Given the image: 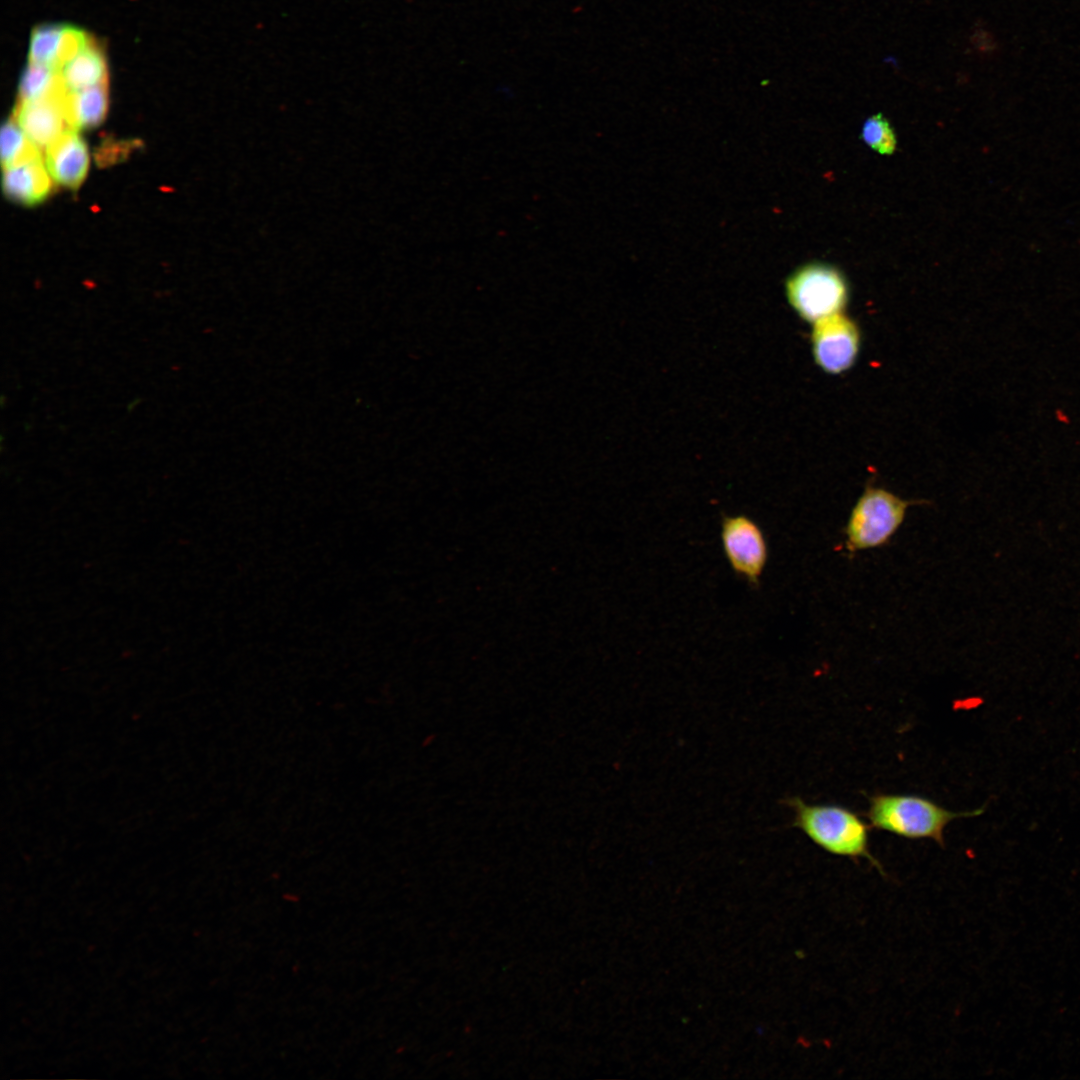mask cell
<instances>
[{"label":"cell","instance_id":"obj_10","mask_svg":"<svg viewBox=\"0 0 1080 1080\" xmlns=\"http://www.w3.org/2000/svg\"><path fill=\"white\" fill-rule=\"evenodd\" d=\"M109 105L108 82L76 91H67L63 99L69 128L80 130L99 125Z\"/></svg>","mask_w":1080,"mask_h":1080},{"label":"cell","instance_id":"obj_8","mask_svg":"<svg viewBox=\"0 0 1080 1080\" xmlns=\"http://www.w3.org/2000/svg\"><path fill=\"white\" fill-rule=\"evenodd\" d=\"M45 150V164L52 180L67 188H78L88 171L89 153L77 130L67 128Z\"/></svg>","mask_w":1080,"mask_h":1080},{"label":"cell","instance_id":"obj_2","mask_svg":"<svg viewBox=\"0 0 1080 1080\" xmlns=\"http://www.w3.org/2000/svg\"><path fill=\"white\" fill-rule=\"evenodd\" d=\"M868 801L866 817L871 827L906 839H931L941 847L951 821L983 811L953 812L929 798L909 794L878 793Z\"/></svg>","mask_w":1080,"mask_h":1080},{"label":"cell","instance_id":"obj_3","mask_svg":"<svg viewBox=\"0 0 1080 1080\" xmlns=\"http://www.w3.org/2000/svg\"><path fill=\"white\" fill-rule=\"evenodd\" d=\"M789 304L798 316L812 325L844 312L848 302V284L832 266L812 263L794 271L786 280Z\"/></svg>","mask_w":1080,"mask_h":1080},{"label":"cell","instance_id":"obj_5","mask_svg":"<svg viewBox=\"0 0 1080 1080\" xmlns=\"http://www.w3.org/2000/svg\"><path fill=\"white\" fill-rule=\"evenodd\" d=\"M860 347V328L844 312L813 324L812 355L817 366L828 374L838 375L852 368Z\"/></svg>","mask_w":1080,"mask_h":1080},{"label":"cell","instance_id":"obj_15","mask_svg":"<svg viewBox=\"0 0 1080 1080\" xmlns=\"http://www.w3.org/2000/svg\"><path fill=\"white\" fill-rule=\"evenodd\" d=\"M864 142L880 154H891L896 148V138L888 120L881 114L868 118L862 128Z\"/></svg>","mask_w":1080,"mask_h":1080},{"label":"cell","instance_id":"obj_1","mask_svg":"<svg viewBox=\"0 0 1080 1080\" xmlns=\"http://www.w3.org/2000/svg\"><path fill=\"white\" fill-rule=\"evenodd\" d=\"M784 803L794 811L792 826L818 847L853 860L865 858L882 873L869 849L870 826L856 812L836 804H808L797 796Z\"/></svg>","mask_w":1080,"mask_h":1080},{"label":"cell","instance_id":"obj_7","mask_svg":"<svg viewBox=\"0 0 1080 1080\" xmlns=\"http://www.w3.org/2000/svg\"><path fill=\"white\" fill-rule=\"evenodd\" d=\"M68 90L26 102H17L12 117L40 149L55 141L68 127L63 99Z\"/></svg>","mask_w":1080,"mask_h":1080},{"label":"cell","instance_id":"obj_9","mask_svg":"<svg viewBox=\"0 0 1080 1080\" xmlns=\"http://www.w3.org/2000/svg\"><path fill=\"white\" fill-rule=\"evenodd\" d=\"M3 169V190L10 199L34 205L51 191L52 178L42 156Z\"/></svg>","mask_w":1080,"mask_h":1080},{"label":"cell","instance_id":"obj_11","mask_svg":"<svg viewBox=\"0 0 1080 1080\" xmlns=\"http://www.w3.org/2000/svg\"><path fill=\"white\" fill-rule=\"evenodd\" d=\"M68 91H76L108 82V66L103 50L93 39L59 71Z\"/></svg>","mask_w":1080,"mask_h":1080},{"label":"cell","instance_id":"obj_16","mask_svg":"<svg viewBox=\"0 0 1080 1080\" xmlns=\"http://www.w3.org/2000/svg\"><path fill=\"white\" fill-rule=\"evenodd\" d=\"M92 40L90 35L80 28L65 25L57 58L58 71L76 57Z\"/></svg>","mask_w":1080,"mask_h":1080},{"label":"cell","instance_id":"obj_13","mask_svg":"<svg viewBox=\"0 0 1080 1080\" xmlns=\"http://www.w3.org/2000/svg\"><path fill=\"white\" fill-rule=\"evenodd\" d=\"M0 143L3 168L42 156L41 149L29 139L13 117L3 124Z\"/></svg>","mask_w":1080,"mask_h":1080},{"label":"cell","instance_id":"obj_14","mask_svg":"<svg viewBox=\"0 0 1080 1080\" xmlns=\"http://www.w3.org/2000/svg\"><path fill=\"white\" fill-rule=\"evenodd\" d=\"M64 29L65 25L62 24L36 26L30 37L28 61L46 65L58 71L57 58Z\"/></svg>","mask_w":1080,"mask_h":1080},{"label":"cell","instance_id":"obj_12","mask_svg":"<svg viewBox=\"0 0 1080 1080\" xmlns=\"http://www.w3.org/2000/svg\"><path fill=\"white\" fill-rule=\"evenodd\" d=\"M65 89L59 71L29 62L20 77L18 102L41 99Z\"/></svg>","mask_w":1080,"mask_h":1080},{"label":"cell","instance_id":"obj_4","mask_svg":"<svg viewBox=\"0 0 1080 1080\" xmlns=\"http://www.w3.org/2000/svg\"><path fill=\"white\" fill-rule=\"evenodd\" d=\"M912 503L884 488L867 486L848 518L847 548L858 551L885 545L904 521Z\"/></svg>","mask_w":1080,"mask_h":1080},{"label":"cell","instance_id":"obj_6","mask_svg":"<svg viewBox=\"0 0 1080 1080\" xmlns=\"http://www.w3.org/2000/svg\"><path fill=\"white\" fill-rule=\"evenodd\" d=\"M721 542L732 570L757 585L768 560V546L760 526L745 514L730 515L721 523Z\"/></svg>","mask_w":1080,"mask_h":1080}]
</instances>
